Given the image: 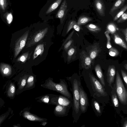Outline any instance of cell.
I'll use <instances>...</instances> for the list:
<instances>
[{
	"mask_svg": "<svg viewBox=\"0 0 127 127\" xmlns=\"http://www.w3.org/2000/svg\"><path fill=\"white\" fill-rule=\"evenodd\" d=\"M73 28L77 32H79L80 30V28L77 24V23L75 24Z\"/></svg>",
	"mask_w": 127,
	"mask_h": 127,
	"instance_id": "ab89813d",
	"label": "cell"
},
{
	"mask_svg": "<svg viewBox=\"0 0 127 127\" xmlns=\"http://www.w3.org/2000/svg\"><path fill=\"white\" fill-rule=\"evenodd\" d=\"M62 0H56L50 6L46 12L48 14L56 9L59 6Z\"/></svg>",
	"mask_w": 127,
	"mask_h": 127,
	"instance_id": "ffe728a7",
	"label": "cell"
},
{
	"mask_svg": "<svg viewBox=\"0 0 127 127\" xmlns=\"http://www.w3.org/2000/svg\"><path fill=\"white\" fill-rule=\"evenodd\" d=\"M122 32L125 36V39L127 42V27L125 29L123 30Z\"/></svg>",
	"mask_w": 127,
	"mask_h": 127,
	"instance_id": "60d3db41",
	"label": "cell"
},
{
	"mask_svg": "<svg viewBox=\"0 0 127 127\" xmlns=\"http://www.w3.org/2000/svg\"><path fill=\"white\" fill-rule=\"evenodd\" d=\"M71 87L73 95L72 116L73 123H76L79 119L81 114L80 108V95L79 87L81 82L80 79L78 76H72L67 79Z\"/></svg>",
	"mask_w": 127,
	"mask_h": 127,
	"instance_id": "6da1fadb",
	"label": "cell"
},
{
	"mask_svg": "<svg viewBox=\"0 0 127 127\" xmlns=\"http://www.w3.org/2000/svg\"><path fill=\"white\" fill-rule=\"evenodd\" d=\"M26 78H24L22 80L19 87L20 89H21L23 88L26 85Z\"/></svg>",
	"mask_w": 127,
	"mask_h": 127,
	"instance_id": "e575fe53",
	"label": "cell"
},
{
	"mask_svg": "<svg viewBox=\"0 0 127 127\" xmlns=\"http://www.w3.org/2000/svg\"><path fill=\"white\" fill-rule=\"evenodd\" d=\"M97 55V52L96 50L92 51L90 53V57L92 59H94L96 57Z\"/></svg>",
	"mask_w": 127,
	"mask_h": 127,
	"instance_id": "8d00e7d4",
	"label": "cell"
},
{
	"mask_svg": "<svg viewBox=\"0 0 127 127\" xmlns=\"http://www.w3.org/2000/svg\"><path fill=\"white\" fill-rule=\"evenodd\" d=\"M74 31H73L71 32V34H70V35L69 36H68V37H67V39H66V40H65V41H64V42L63 44V45H64V44H65L66 42L68 40H69V39H70L72 35H73V34L74 33Z\"/></svg>",
	"mask_w": 127,
	"mask_h": 127,
	"instance_id": "b9f144b4",
	"label": "cell"
},
{
	"mask_svg": "<svg viewBox=\"0 0 127 127\" xmlns=\"http://www.w3.org/2000/svg\"><path fill=\"white\" fill-rule=\"evenodd\" d=\"M94 5L96 10L99 15L101 16H105V7L103 1L102 0H95Z\"/></svg>",
	"mask_w": 127,
	"mask_h": 127,
	"instance_id": "30bf717a",
	"label": "cell"
},
{
	"mask_svg": "<svg viewBox=\"0 0 127 127\" xmlns=\"http://www.w3.org/2000/svg\"><path fill=\"white\" fill-rule=\"evenodd\" d=\"M84 80L91 96L97 101L101 97L107 95L104 87L92 73H89L87 77H84Z\"/></svg>",
	"mask_w": 127,
	"mask_h": 127,
	"instance_id": "7a4b0ae2",
	"label": "cell"
},
{
	"mask_svg": "<svg viewBox=\"0 0 127 127\" xmlns=\"http://www.w3.org/2000/svg\"><path fill=\"white\" fill-rule=\"evenodd\" d=\"M85 26L89 31L93 32H98L101 30V28L99 27L92 24H88Z\"/></svg>",
	"mask_w": 127,
	"mask_h": 127,
	"instance_id": "44dd1931",
	"label": "cell"
},
{
	"mask_svg": "<svg viewBox=\"0 0 127 127\" xmlns=\"http://www.w3.org/2000/svg\"><path fill=\"white\" fill-rule=\"evenodd\" d=\"M117 28L115 25L113 23L108 24L107 27V31L109 33H114L116 31Z\"/></svg>",
	"mask_w": 127,
	"mask_h": 127,
	"instance_id": "7402d4cb",
	"label": "cell"
},
{
	"mask_svg": "<svg viewBox=\"0 0 127 127\" xmlns=\"http://www.w3.org/2000/svg\"><path fill=\"white\" fill-rule=\"evenodd\" d=\"M43 101L44 102L46 103H48L49 101V99L48 97L47 96V97H44L43 99Z\"/></svg>",
	"mask_w": 127,
	"mask_h": 127,
	"instance_id": "ee69618b",
	"label": "cell"
},
{
	"mask_svg": "<svg viewBox=\"0 0 127 127\" xmlns=\"http://www.w3.org/2000/svg\"><path fill=\"white\" fill-rule=\"evenodd\" d=\"M91 105L96 115H100L101 113L100 106L97 101L94 98H93L92 99Z\"/></svg>",
	"mask_w": 127,
	"mask_h": 127,
	"instance_id": "4fadbf2b",
	"label": "cell"
},
{
	"mask_svg": "<svg viewBox=\"0 0 127 127\" xmlns=\"http://www.w3.org/2000/svg\"><path fill=\"white\" fill-rule=\"evenodd\" d=\"M47 87L67 97L72 102V95L68 90V85L65 80L60 79L59 83H55L51 80H49L47 84Z\"/></svg>",
	"mask_w": 127,
	"mask_h": 127,
	"instance_id": "3957f363",
	"label": "cell"
},
{
	"mask_svg": "<svg viewBox=\"0 0 127 127\" xmlns=\"http://www.w3.org/2000/svg\"><path fill=\"white\" fill-rule=\"evenodd\" d=\"M95 69L96 74L98 78L99 81L104 87L105 86V83L104 76L100 66L99 64H97L95 66Z\"/></svg>",
	"mask_w": 127,
	"mask_h": 127,
	"instance_id": "7c38bea8",
	"label": "cell"
},
{
	"mask_svg": "<svg viewBox=\"0 0 127 127\" xmlns=\"http://www.w3.org/2000/svg\"><path fill=\"white\" fill-rule=\"evenodd\" d=\"M54 109V113L56 116L64 117L67 116L71 108L68 106L57 105Z\"/></svg>",
	"mask_w": 127,
	"mask_h": 127,
	"instance_id": "52a82bcc",
	"label": "cell"
},
{
	"mask_svg": "<svg viewBox=\"0 0 127 127\" xmlns=\"http://www.w3.org/2000/svg\"><path fill=\"white\" fill-rule=\"evenodd\" d=\"M23 116L26 119L31 121H42L44 120L43 119L33 115L27 111L24 113Z\"/></svg>",
	"mask_w": 127,
	"mask_h": 127,
	"instance_id": "5bb4252c",
	"label": "cell"
},
{
	"mask_svg": "<svg viewBox=\"0 0 127 127\" xmlns=\"http://www.w3.org/2000/svg\"><path fill=\"white\" fill-rule=\"evenodd\" d=\"M84 63L86 65L90 66L91 63V59L89 57H86L85 59Z\"/></svg>",
	"mask_w": 127,
	"mask_h": 127,
	"instance_id": "d590c367",
	"label": "cell"
},
{
	"mask_svg": "<svg viewBox=\"0 0 127 127\" xmlns=\"http://www.w3.org/2000/svg\"><path fill=\"white\" fill-rule=\"evenodd\" d=\"M0 4L1 9L3 10H4L7 5L6 0H0Z\"/></svg>",
	"mask_w": 127,
	"mask_h": 127,
	"instance_id": "1f68e13d",
	"label": "cell"
},
{
	"mask_svg": "<svg viewBox=\"0 0 127 127\" xmlns=\"http://www.w3.org/2000/svg\"><path fill=\"white\" fill-rule=\"evenodd\" d=\"M124 67L125 69L127 70V64H125L124 65Z\"/></svg>",
	"mask_w": 127,
	"mask_h": 127,
	"instance_id": "bcb514c9",
	"label": "cell"
},
{
	"mask_svg": "<svg viewBox=\"0 0 127 127\" xmlns=\"http://www.w3.org/2000/svg\"><path fill=\"white\" fill-rule=\"evenodd\" d=\"M28 35V32H27L19 38L16 43L14 50V57H16L26 44Z\"/></svg>",
	"mask_w": 127,
	"mask_h": 127,
	"instance_id": "8992f818",
	"label": "cell"
},
{
	"mask_svg": "<svg viewBox=\"0 0 127 127\" xmlns=\"http://www.w3.org/2000/svg\"><path fill=\"white\" fill-rule=\"evenodd\" d=\"M126 0H117L110 9V13H112L119 8L124 3Z\"/></svg>",
	"mask_w": 127,
	"mask_h": 127,
	"instance_id": "2e32d148",
	"label": "cell"
},
{
	"mask_svg": "<svg viewBox=\"0 0 127 127\" xmlns=\"http://www.w3.org/2000/svg\"><path fill=\"white\" fill-rule=\"evenodd\" d=\"M123 127H127V121H126L124 123V124Z\"/></svg>",
	"mask_w": 127,
	"mask_h": 127,
	"instance_id": "f6af8a7d",
	"label": "cell"
},
{
	"mask_svg": "<svg viewBox=\"0 0 127 127\" xmlns=\"http://www.w3.org/2000/svg\"><path fill=\"white\" fill-rule=\"evenodd\" d=\"M112 100L114 106L115 107H118L119 106V102L115 94L112 95Z\"/></svg>",
	"mask_w": 127,
	"mask_h": 127,
	"instance_id": "4dcf8cb0",
	"label": "cell"
},
{
	"mask_svg": "<svg viewBox=\"0 0 127 127\" xmlns=\"http://www.w3.org/2000/svg\"><path fill=\"white\" fill-rule=\"evenodd\" d=\"M114 40L115 43L127 50V45L123 39L118 35L114 34Z\"/></svg>",
	"mask_w": 127,
	"mask_h": 127,
	"instance_id": "9a60e30c",
	"label": "cell"
},
{
	"mask_svg": "<svg viewBox=\"0 0 127 127\" xmlns=\"http://www.w3.org/2000/svg\"><path fill=\"white\" fill-rule=\"evenodd\" d=\"M77 23L75 21L73 20L70 21L68 24L66 33H67L70 30L73 28L74 25Z\"/></svg>",
	"mask_w": 127,
	"mask_h": 127,
	"instance_id": "f546056e",
	"label": "cell"
},
{
	"mask_svg": "<svg viewBox=\"0 0 127 127\" xmlns=\"http://www.w3.org/2000/svg\"><path fill=\"white\" fill-rule=\"evenodd\" d=\"M119 51L116 48L112 47L109 49V54L110 56L113 57H116L119 55Z\"/></svg>",
	"mask_w": 127,
	"mask_h": 127,
	"instance_id": "484cf974",
	"label": "cell"
},
{
	"mask_svg": "<svg viewBox=\"0 0 127 127\" xmlns=\"http://www.w3.org/2000/svg\"><path fill=\"white\" fill-rule=\"evenodd\" d=\"M104 33L107 39V48L108 49H110L112 47V45L110 42L111 38L109 33L106 31Z\"/></svg>",
	"mask_w": 127,
	"mask_h": 127,
	"instance_id": "f1b7e54d",
	"label": "cell"
},
{
	"mask_svg": "<svg viewBox=\"0 0 127 127\" xmlns=\"http://www.w3.org/2000/svg\"><path fill=\"white\" fill-rule=\"evenodd\" d=\"M67 3L66 0L63 1L60 8L56 15V17L60 19H62L65 16L67 8Z\"/></svg>",
	"mask_w": 127,
	"mask_h": 127,
	"instance_id": "8fae6325",
	"label": "cell"
},
{
	"mask_svg": "<svg viewBox=\"0 0 127 127\" xmlns=\"http://www.w3.org/2000/svg\"><path fill=\"white\" fill-rule=\"evenodd\" d=\"M6 19L8 23L9 24H10L13 20V16L11 13L8 14L6 16Z\"/></svg>",
	"mask_w": 127,
	"mask_h": 127,
	"instance_id": "836d02e7",
	"label": "cell"
},
{
	"mask_svg": "<svg viewBox=\"0 0 127 127\" xmlns=\"http://www.w3.org/2000/svg\"><path fill=\"white\" fill-rule=\"evenodd\" d=\"M121 72L124 80L127 85V74L122 69L121 70Z\"/></svg>",
	"mask_w": 127,
	"mask_h": 127,
	"instance_id": "d6a6232c",
	"label": "cell"
},
{
	"mask_svg": "<svg viewBox=\"0 0 127 127\" xmlns=\"http://www.w3.org/2000/svg\"><path fill=\"white\" fill-rule=\"evenodd\" d=\"M48 29L47 28L45 29L42 31L37 33L34 38V42H37L40 41L46 33Z\"/></svg>",
	"mask_w": 127,
	"mask_h": 127,
	"instance_id": "603a6c76",
	"label": "cell"
},
{
	"mask_svg": "<svg viewBox=\"0 0 127 127\" xmlns=\"http://www.w3.org/2000/svg\"><path fill=\"white\" fill-rule=\"evenodd\" d=\"M127 20V11L124 13L117 21L118 23H122Z\"/></svg>",
	"mask_w": 127,
	"mask_h": 127,
	"instance_id": "83f0119b",
	"label": "cell"
},
{
	"mask_svg": "<svg viewBox=\"0 0 127 127\" xmlns=\"http://www.w3.org/2000/svg\"><path fill=\"white\" fill-rule=\"evenodd\" d=\"M15 90L14 85L12 83L11 84L9 87L7 92L8 96L10 97H13L15 94Z\"/></svg>",
	"mask_w": 127,
	"mask_h": 127,
	"instance_id": "d4e9b609",
	"label": "cell"
},
{
	"mask_svg": "<svg viewBox=\"0 0 127 127\" xmlns=\"http://www.w3.org/2000/svg\"><path fill=\"white\" fill-rule=\"evenodd\" d=\"M127 9V4L125 5L117 13L113 19V21L118 20Z\"/></svg>",
	"mask_w": 127,
	"mask_h": 127,
	"instance_id": "cb8c5ba5",
	"label": "cell"
},
{
	"mask_svg": "<svg viewBox=\"0 0 127 127\" xmlns=\"http://www.w3.org/2000/svg\"><path fill=\"white\" fill-rule=\"evenodd\" d=\"M34 83V78L32 76H30L27 80L26 88H30L32 87Z\"/></svg>",
	"mask_w": 127,
	"mask_h": 127,
	"instance_id": "4316f807",
	"label": "cell"
},
{
	"mask_svg": "<svg viewBox=\"0 0 127 127\" xmlns=\"http://www.w3.org/2000/svg\"><path fill=\"white\" fill-rule=\"evenodd\" d=\"M116 92L120 102L124 105L127 104V91L125 88L119 74L116 72Z\"/></svg>",
	"mask_w": 127,
	"mask_h": 127,
	"instance_id": "277c9868",
	"label": "cell"
},
{
	"mask_svg": "<svg viewBox=\"0 0 127 127\" xmlns=\"http://www.w3.org/2000/svg\"><path fill=\"white\" fill-rule=\"evenodd\" d=\"M43 45L40 44L38 45L36 48L33 56V59H34L39 55L41 54L44 51Z\"/></svg>",
	"mask_w": 127,
	"mask_h": 127,
	"instance_id": "d6986e66",
	"label": "cell"
},
{
	"mask_svg": "<svg viewBox=\"0 0 127 127\" xmlns=\"http://www.w3.org/2000/svg\"><path fill=\"white\" fill-rule=\"evenodd\" d=\"M75 50L73 48H71L70 49L68 52V55L69 56H72L74 54Z\"/></svg>",
	"mask_w": 127,
	"mask_h": 127,
	"instance_id": "f35d334b",
	"label": "cell"
},
{
	"mask_svg": "<svg viewBox=\"0 0 127 127\" xmlns=\"http://www.w3.org/2000/svg\"><path fill=\"white\" fill-rule=\"evenodd\" d=\"M0 68L2 73L5 75H8L11 73V67L8 64H0Z\"/></svg>",
	"mask_w": 127,
	"mask_h": 127,
	"instance_id": "ac0fdd59",
	"label": "cell"
},
{
	"mask_svg": "<svg viewBox=\"0 0 127 127\" xmlns=\"http://www.w3.org/2000/svg\"><path fill=\"white\" fill-rule=\"evenodd\" d=\"M27 56L25 55H23L20 58V60L21 61H22V62H23L24 61L26 60V59L27 58Z\"/></svg>",
	"mask_w": 127,
	"mask_h": 127,
	"instance_id": "7bdbcfd3",
	"label": "cell"
},
{
	"mask_svg": "<svg viewBox=\"0 0 127 127\" xmlns=\"http://www.w3.org/2000/svg\"><path fill=\"white\" fill-rule=\"evenodd\" d=\"M72 42V40H70L66 43L64 45V49L65 50L67 49L71 45Z\"/></svg>",
	"mask_w": 127,
	"mask_h": 127,
	"instance_id": "74e56055",
	"label": "cell"
},
{
	"mask_svg": "<svg viewBox=\"0 0 127 127\" xmlns=\"http://www.w3.org/2000/svg\"><path fill=\"white\" fill-rule=\"evenodd\" d=\"M80 98V108L81 114L86 112L89 106L88 98L87 94L83 89L81 83L79 87Z\"/></svg>",
	"mask_w": 127,
	"mask_h": 127,
	"instance_id": "5b68a950",
	"label": "cell"
},
{
	"mask_svg": "<svg viewBox=\"0 0 127 127\" xmlns=\"http://www.w3.org/2000/svg\"><path fill=\"white\" fill-rule=\"evenodd\" d=\"M92 20V18L87 16L83 15L79 18L77 23L79 26L85 24Z\"/></svg>",
	"mask_w": 127,
	"mask_h": 127,
	"instance_id": "e0dca14e",
	"label": "cell"
},
{
	"mask_svg": "<svg viewBox=\"0 0 127 127\" xmlns=\"http://www.w3.org/2000/svg\"><path fill=\"white\" fill-rule=\"evenodd\" d=\"M55 103L57 105H60L71 108L72 105V101L67 97L62 95H60L55 98Z\"/></svg>",
	"mask_w": 127,
	"mask_h": 127,
	"instance_id": "9c48e42d",
	"label": "cell"
},
{
	"mask_svg": "<svg viewBox=\"0 0 127 127\" xmlns=\"http://www.w3.org/2000/svg\"><path fill=\"white\" fill-rule=\"evenodd\" d=\"M116 73V68L114 65H110L109 66L107 73V80L109 86L112 87V84L113 83Z\"/></svg>",
	"mask_w": 127,
	"mask_h": 127,
	"instance_id": "ba28073f",
	"label": "cell"
}]
</instances>
